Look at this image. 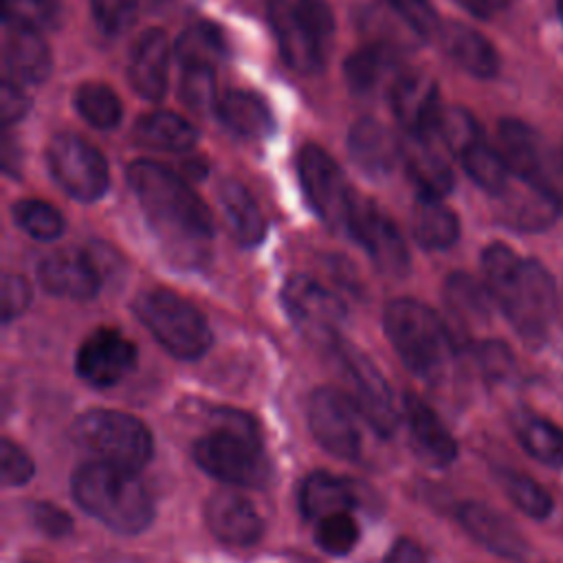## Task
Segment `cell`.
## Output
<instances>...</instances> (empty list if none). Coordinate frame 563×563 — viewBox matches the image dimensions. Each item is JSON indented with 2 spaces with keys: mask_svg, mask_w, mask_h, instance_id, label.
Returning a JSON list of instances; mask_svg holds the SVG:
<instances>
[{
  "mask_svg": "<svg viewBox=\"0 0 563 563\" xmlns=\"http://www.w3.org/2000/svg\"><path fill=\"white\" fill-rule=\"evenodd\" d=\"M128 183L163 253L176 266H202L213 242V220L202 198L176 172L154 161H134Z\"/></svg>",
  "mask_w": 563,
  "mask_h": 563,
  "instance_id": "obj_1",
  "label": "cell"
},
{
  "mask_svg": "<svg viewBox=\"0 0 563 563\" xmlns=\"http://www.w3.org/2000/svg\"><path fill=\"white\" fill-rule=\"evenodd\" d=\"M488 295L504 310L515 332L530 345L545 339L554 314V282L548 268L495 242L482 253Z\"/></svg>",
  "mask_w": 563,
  "mask_h": 563,
  "instance_id": "obj_2",
  "label": "cell"
},
{
  "mask_svg": "<svg viewBox=\"0 0 563 563\" xmlns=\"http://www.w3.org/2000/svg\"><path fill=\"white\" fill-rule=\"evenodd\" d=\"M216 427L194 442L196 464L211 477L231 484L262 488L271 482L273 466L262 435L251 416L222 409L213 413Z\"/></svg>",
  "mask_w": 563,
  "mask_h": 563,
  "instance_id": "obj_3",
  "label": "cell"
},
{
  "mask_svg": "<svg viewBox=\"0 0 563 563\" xmlns=\"http://www.w3.org/2000/svg\"><path fill=\"white\" fill-rule=\"evenodd\" d=\"M70 490L81 510L121 534H139L154 519V501L134 471L88 462L73 473Z\"/></svg>",
  "mask_w": 563,
  "mask_h": 563,
  "instance_id": "obj_4",
  "label": "cell"
},
{
  "mask_svg": "<svg viewBox=\"0 0 563 563\" xmlns=\"http://www.w3.org/2000/svg\"><path fill=\"white\" fill-rule=\"evenodd\" d=\"M385 334L400 361L422 378L442 374L455 343L451 330L422 301L396 297L383 310Z\"/></svg>",
  "mask_w": 563,
  "mask_h": 563,
  "instance_id": "obj_5",
  "label": "cell"
},
{
  "mask_svg": "<svg viewBox=\"0 0 563 563\" xmlns=\"http://www.w3.org/2000/svg\"><path fill=\"white\" fill-rule=\"evenodd\" d=\"M284 62L301 75L319 73L334 44V13L325 0H266Z\"/></svg>",
  "mask_w": 563,
  "mask_h": 563,
  "instance_id": "obj_6",
  "label": "cell"
},
{
  "mask_svg": "<svg viewBox=\"0 0 563 563\" xmlns=\"http://www.w3.org/2000/svg\"><path fill=\"white\" fill-rule=\"evenodd\" d=\"M73 442L95 462L139 473L154 453L150 429L132 413L117 409L84 411L70 427Z\"/></svg>",
  "mask_w": 563,
  "mask_h": 563,
  "instance_id": "obj_7",
  "label": "cell"
},
{
  "mask_svg": "<svg viewBox=\"0 0 563 563\" xmlns=\"http://www.w3.org/2000/svg\"><path fill=\"white\" fill-rule=\"evenodd\" d=\"M134 314L147 332L176 358H200L213 341L207 317L185 297L152 288L134 299Z\"/></svg>",
  "mask_w": 563,
  "mask_h": 563,
  "instance_id": "obj_8",
  "label": "cell"
},
{
  "mask_svg": "<svg viewBox=\"0 0 563 563\" xmlns=\"http://www.w3.org/2000/svg\"><path fill=\"white\" fill-rule=\"evenodd\" d=\"M297 172L303 196L321 222L334 231H347L356 194L336 161L323 147L306 143L297 156Z\"/></svg>",
  "mask_w": 563,
  "mask_h": 563,
  "instance_id": "obj_9",
  "label": "cell"
},
{
  "mask_svg": "<svg viewBox=\"0 0 563 563\" xmlns=\"http://www.w3.org/2000/svg\"><path fill=\"white\" fill-rule=\"evenodd\" d=\"M46 161L55 183L79 202H95L110 187L106 156L79 134H55L48 143Z\"/></svg>",
  "mask_w": 563,
  "mask_h": 563,
  "instance_id": "obj_10",
  "label": "cell"
},
{
  "mask_svg": "<svg viewBox=\"0 0 563 563\" xmlns=\"http://www.w3.org/2000/svg\"><path fill=\"white\" fill-rule=\"evenodd\" d=\"M282 303L295 328L312 343L332 347L345 319L341 299L310 275H290L282 288Z\"/></svg>",
  "mask_w": 563,
  "mask_h": 563,
  "instance_id": "obj_11",
  "label": "cell"
},
{
  "mask_svg": "<svg viewBox=\"0 0 563 563\" xmlns=\"http://www.w3.org/2000/svg\"><path fill=\"white\" fill-rule=\"evenodd\" d=\"M339 365L343 369L350 398L356 405L361 418L383 438L394 435L398 427V411L394 407V396L378 372V367L354 345L339 339L332 347Z\"/></svg>",
  "mask_w": 563,
  "mask_h": 563,
  "instance_id": "obj_12",
  "label": "cell"
},
{
  "mask_svg": "<svg viewBox=\"0 0 563 563\" xmlns=\"http://www.w3.org/2000/svg\"><path fill=\"white\" fill-rule=\"evenodd\" d=\"M358 409L350 396L323 385L310 394L308 424L314 440L339 460H356L361 455Z\"/></svg>",
  "mask_w": 563,
  "mask_h": 563,
  "instance_id": "obj_13",
  "label": "cell"
},
{
  "mask_svg": "<svg viewBox=\"0 0 563 563\" xmlns=\"http://www.w3.org/2000/svg\"><path fill=\"white\" fill-rule=\"evenodd\" d=\"M136 345L114 328L92 330L77 350V376L97 389L121 383L136 367Z\"/></svg>",
  "mask_w": 563,
  "mask_h": 563,
  "instance_id": "obj_14",
  "label": "cell"
},
{
  "mask_svg": "<svg viewBox=\"0 0 563 563\" xmlns=\"http://www.w3.org/2000/svg\"><path fill=\"white\" fill-rule=\"evenodd\" d=\"M347 233L367 251L369 260L383 275L402 277L407 273L409 253L405 240L394 220L372 200L356 198Z\"/></svg>",
  "mask_w": 563,
  "mask_h": 563,
  "instance_id": "obj_15",
  "label": "cell"
},
{
  "mask_svg": "<svg viewBox=\"0 0 563 563\" xmlns=\"http://www.w3.org/2000/svg\"><path fill=\"white\" fill-rule=\"evenodd\" d=\"M37 277L46 292L77 301L92 299L103 284L101 266L88 249H68L46 255L37 266Z\"/></svg>",
  "mask_w": 563,
  "mask_h": 563,
  "instance_id": "obj_16",
  "label": "cell"
},
{
  "mask_svg": "<svg viewBox=\"0 0 563 563\" xmlns=\"http://www.w3.org/2000/svg\"><path fill=\"white\" fill-rule=\"evenodd\" d=\"M391 110L409 134H435L442 114L438 86L422 70H407L391 84Z\"/></svg>",
  "mask_w": 563,
  "mask_h": 563,
  "instance_id": "obj_17",
  "label": "cell"
},
{
  "mask_svg": "<svg viewBox=\"0 0 563 563\" xmlns=\"http://www.w3.org/2000/svg\"><path fill=\"white\" fill-rule=\"evenodd\" d=\"M205 519L213 537L231 548H249L257 543L264 532L257 508L231 488H220L207 499Z\"/></svg>",
  "mask_w": 563,
  "mask_h": 563,
  "instance_id": "obj_18",
  "label": "cell"
},
{
  "mask_svg": "<svg viewBox=\"0 0 563 563\" xmlns=\"http://www.w3.org/2000/svg\"><path fill=\"white\" fill-rule=\"evenodd\" d=\"M515 178V176H510ZM517 185L508 183L499 198V213L506 224L517 231H543L548 229L559 211H561V196L554 187L534 185L521 178H515Z\"/></svg>",
  "mask_w": 563,
  "mask_h": 563,
  "instance_id": "obj_19",
  "label": "cell"
},
{
  "mask_svg": "<svg viewBox=\"0 0 563 563\" xmlns=\"http://www.w3.org/2000/svg\"><path fill=\"white\" fill-rule=\"evenodd\" d=\"M402 409L416 457L431 468H446L457 457V444L438 413L413 394L405 396Z\"/></svg>",
  "mask_w": 563,
  "mask_h": 563,
  "instance_id": "obj_20",
  "label": "cell"
},
{
  "mask_svg": "<svg viewBox=\"0 0 563 563\" xmlns=\"http://www.w3.org/2000/svg\"><path fill=\"white\" fill-rule=\"evenodd\" d=\"M497 139H499L497 150L506 161L510 176L556 189L554 178L550 176V169H548L543 143L528 123L519 119H504L497 128Z\"/></svg>",
  "mask_w": 563,
  "mask_h": 563,
  "instance_id": "obj_21",
  "label": "cell"
},
{
  "mask_svg": "<svg viewBox=\"0 0 563 563\" xmlns=\"http://www.w3.org/2000/svg\"><path fill=\"white\" fill-rule=\"evenodd\" d=\"M169 55V42L163 29H147L139 35L128 64V81L139 97L147 101H158L165 97Z\"/></svg>",
  "mask_w": 563,
  "mask_h": 563,
  "instance_id": "obj_22",
  "label": "cell"
},
{
  "mask_svg": "<svg viewBox=\"0 0 563 563\" xmlns=\"http://www.w3.org/2000/svg\"><path fill=\"white\" fill-rule=\"evenodd\" d=\"M431 136L435 134H409V139L400 143V158L418 198L442 200L453 189V172Z\"/></svg>",
  "mask_w": 563,
  "mask_h": 563,
  "instance_id": "obj_23",
  "label": "cell"
},
{
  "mask_svg": "<svg viewBox=\"0 0 563 563\" xmlns=\"http://www.w3.org/2000/svg\"><path fill=\"white\" fill-rule=\"evenodd\" d=\"M457 521L477 543L499 556L521 559L528 552V543L515 523L486 504L464 501L457 508Z\"/></svg>",
  "mask_w": 563,
  "mask_h": 563,
  "instance_id": "obj_24",
  "label": "cell"
},
{
  "mask_svg": "<svg viewBox=\"0 0 563 563\" xmlns=\"http://www.w3.org/2000/svg\"><path fill=\"white\" fill-rule=\"evenodd\" d=\"M347 150L354 165L369 178H385L400 158V143L376 119H358L347 134Z\"/></svg>",
  "mask_w": 563,
  "mask_h": 563,
  "instance_id": "obj_25",
  "label": "cell"
},
{
  "mask_svg": "<svg viewBox=\"0 0 563 563\" xmlns=\"http://www.w3.org/2000/svg\"><path fill=\"white\" fill-rule=\"evenodd\" d=\"M4 66L7 77L18 84H42L51 73V48L35 29L4 22Z\"/></svg>",
  "mask_w": 563,
  "mask_h": 563,
  "instance_id": "obj_26",
  "label": "cell"
},
{
  "mask_svg": "<svg viewBox=\"0 0 563 563\" xmlns=\"http://www.w3.org/2000/svg\"><path fill=\"white\" fill-rule=\"evenodd\" d=\"M440 40L449 53V57L464 68L468 75L479 79H490L499 70V55L495 46L473 26L464 22H442Z\"/></svg>",
  "mask_w": 563,
  "mask_h": 563,
  "instance_id": "obj_27",
  "label": "cell"
},
{
  "mask_svg": "<svg viewBox=\"0 0 563 563\" xmlns=\"http://www.w3.org/2000/svg\"><path fill=\"white\" fill-rule=\"evenodd\" d=\"M218 200L235 242L257 246L266 235V220L251 191L240 180L227 178L218 187Z\"/></svg>",
  "mask_w": 563,
  "mask_h": 563,
  "instance_id": "obj_28",
  "label": "cell"
},
{
  "mask_svg": "<svg viewBox=\"0 0 563 563\" xmlns=\"http://www.w3.org/2000/svg\"><path fill=\"white\" fill-rule=\"evenodd\" d=\"M356 501L352 482L325 471L310 473L299 488V510L306 519L314 521L332 512L352 510Z\"/></svg>",
  "mask_w": 563,
  "mask_h": 563,
  "instance_id": "obj_29",
  "label": "cell"
},
{
  "mask_svg": "<svg viewBox=\"0 0 563 563\" xmlns=\"http://www.w3.org/2000/svg\"><path fill=\"white\" fill-rule=\"evenodd\" d=\"M134 141L150 150L187 152L198 141V130L185 117L167 110L143 114L134 125Z\"/></svg>",
  "mask_w": 563,
  "mask_h": 563,
  "instance_id": "obj_30",
  "label": "cell"
},
{
  "mask_svg": "<svg viewBox=\"0 0 563 563\" xmlns=\"http://www.w3.org/2000/svg\"><path fill=\"white\" fill-rule=\"evenodd\" d=\"M216 108L220 119L242 136L266 139L275 130V117L257 92L229 90Z\"/></svg>",
  "mask_w": 563,
  "mask_h": 563,
  "instance_id": "obj_31",
  "label": "cell"
},
{
  "mask_svg": "<svg viewBox=\"0 0 563 563\" xmlns=\"http://www.w3.org/2000/svg\"><path fill=\"white\" fill-rule=\"evenodd\" d=\"M411 231L420 246L440 251L457 242L460 220L440 198H418L411 213Z\"/></svg>",
  "mask_w": 563,
  "mask_h": 563,
  "instance_id": "obj_32",
  "label": "cell"
},
{
  "mask_svg": "<svg viewBox=\"0 0 563 563\" xmlns=\"http://www.w3.org/2000/svg\"><path fill=\"white\" fill-rule=\"evenodd\" d=\"M515 435L523 451L545 466H563V429L552 420L521 411L515 416Z\"/></svg>",
  "mask_w": 563,
  "mask_h": 563,
  "instance_id": "obj_33",
  "label": "cell"
},
{
  "mask_svg": "<svg viewBox=\"0 0 563 563\" xmlns=\"http://www.w3.org/2000/svg\"><path fill=\"white\" fill-rule=\"evenodd\" d=\"M396 53L387 44H367L345 59L343 75L352 92L369 95L396 68Z\"/></svg>",
  "mask_w": 563,
  "mask_h": 563,
  "instance_id": "obj_34",
  "label": "cell"
},
{
  "mask_svg": "<svg viewBox=\"0 0 563 563\" xmlns=\"http://www.w3.org/2000/svg\"><path fill=\"white\" fill-rule=\"evenodd\" d=\"M457 156L464 172L471 176V180L477 183L490 196L501 194L510 183V169L506 161L501 158L499 150L490 147L484 139L473 141Z\"/></svg>",
  "mask_w": 563,
  "mask_h": 563,
  "instance_id": "obj_35",
  "label": "cell"
},
{
  "mask_svg": "<svg viewBox=\"0 0 563 563\" xmlns=\"http://www.w3.org/2000/svg\"><path fill=\"white\" fill-rule=\"evenodd\" d=\"M176 59L183 66H213L224 57L227 53V44L222 33L207 22L194 24L189 29H185L176 44Z\"/></svg>",
  "mask_w": 563,
  "mask_h": 563,
  "instance_id": "obj_36",
  "label": "cell"
},
{
  "mask_svg": "<svg viewBox=\"0 0 563 563\" xmlns=\"http://www.w3.org/2000/svg\"><path fill=\"white\" fill-rule=\"evenodd\" d=\"M73 101L79 117L97 130H112L119 125L123 117V106L119 95L106 84H97V81L81 84L75 90Z\"/></svg>",
  "mask_w": 563,
  "mask_h": 563,
  "instance_id": "obj_37",
  "label": "cell"
},
{
  "mask_svg": "<svg viewBox=\"0 0 563 563\" xmlns=\"http://www.w3.org/2000/svg\"><path fill=\"white\" fill-rule=\"evenodd\" d=\"M486 288L479 286L471 275L466 273H453L446 279L444 286V299L451 312L466 325L484 323L490 314L488 310V297L484 292Z\"/></svg>",
  "mask_w": 563,
  "mask_h": 563,
  "instance_id": "obj_38",
  "label": "cell"
},
{
  "mask_svg": "<svg viewBox=\"0 0 563 563\" xmlns=\"http://www.w3.org/2000/svg\"><path fill=\"white\" fill-rule=\"evenodd\" d=\"M15 224L33 240L53 242L64 233V216L48 202L26 198L13 205Z\"/></svg>",
  "mask_w": 563,
  "mask_h": 563,
  "instance_id": "obj_39",
  "label": "cell"
},
{
  "mask_svg": "<svg viewBox=\"0 0 563 563\" xmlns=\"http://www.w3.org/2000/svg\"><path fill=\"white\" fill-rule=\"evenodd\" d=\"M501 488L508 499L528 517L545 519L554 510V499L550 493L532 477L517 471H501L499 475Z\"/></svg>",
  "mask_w": 563,
  "mask_h": 563,
  "instance_id": "obj_40",
  "label": "cell"
},
{
  "mask_svg": "<svg viewBox=\"0 0 563 563\" xmlns=\"http://www.w3.org/2000/svg\"><path fill=\"white\" fill-rule=\"evenodd\" d=\"M358 537H361V528L356 519L350 515V510L332 512L317 521L314 541L323 552L332 556H343L352 552L358 543Z\"/></svg>",
  "mask_w": 563,
  "mask_h": 563,
  "instance_id": "obj_41",
  "label": "cell"
},
{
  "mask_svg": "<svg viewBox=\"0 0 563 563\" xmlns=\"http://www.w3.org/2000/svg\"><path fill=\"white\" fill-rule=\"evenodd\" d=\"M62 20L57 0H4V22L44 31L55 29Z\"/></svg>",
  "mask_w": 563,
  "mask_h": 563,
  "instance_id": "obj_42",
  "label": "cell"
},
{
  "mask_svg": "<svg viewBox=\"0 0 563 563\" xmlns=\"http://www.w3.org/2000/svg\"><path fill=\"white\" fill-rule=\"evenodd\" d=\"M180 99L194 112H209L216 103V68L213 66H183L180 68Z\"/></svg>",
  "mask_w": 563,
  "mask_h": 563,
  "instance_id": "obj_43",
  "label": "cell"
},
{
  "mask_svg": "<svg viewBox=\"0 0 563 563\" xmlns=\"http://www.w3.org/2000/svg\"><path fill=\"white\" fill-rule=\"evenodd\" d=\"M435 136L455 154H460L464 147H468L473 141L482 139V130L473 114L464 108H446L442 110L438 125H435Z\"/></svg>",
  "mask_w": 563,
  "mask_h": 563,
  "instance_id": "obj_44",
  "label": "cell"
},
{
  "mask_svg": "<svg viewBox=\"0 0 563 563\" xmlns=\"http://www.w3.org/2000/svg\"><path fill=\"white\" fill-rule=\"evenodd\" d=\"M139 0H90V11L99 29L108 35H117L134 20Z\"/></svg>",
  "mask_w": 563,
  "mask_h": 563,
  "instance_id": "obj_45",
  "label": "cell"
},
{
  "mask_svg": "<svg viewBox=\"0 0 563 563\" xmlns=\"http://www.w3.org/2000/svg\"><path fill=\"white\" fill-rule=\"evenodd\" d=\"M387 2L413 29L416 35L427 40V37L440 33L442 22L429 0H387Z\"/></svg>",
  "mask_w": 563,
  "mask_h": 563,
  "instance_id": "obj_46",
  "label": "cell"
},
{
  "mask_svg": "<svg viewBox=\"0 0 563 563\" xmlns=\"http://www.w3.org/2000/svg\"><path fill=\"white\" fill-rule=\"evenodd\" d=\"M0 464H2L0 475L4 486H24L35 473V464L31 455L9 438L0 442Z\"/></svg>",
  "mask_w": 563,
  "mask_h": 563,
  "instance_id": "obj_47",
  "label": "cell"
},
{
  "mask_svg": "<svg viewBox=\"0 0 563 563\" xmlns=\"http://www.w3.org/2000/svg\"><path fill=\"white\" fill-rule=\"evenodd\" d=\"M475 361L488 380H506L515 367L512 352L504 341H482L475 347Z\"/></svg>",
  "mask_w": 563,
  "mask_h": 563,
  "instance_id": "obj_48",
  "label": "cell"
},
{
  "mask_svg": "<svg viewBox=\"0 0 563 563\" xmlns=\"http://www.w3.org/2000/svg\"><path fill=\"white\" fill-rule=\"evenodd\" d=\"M31 286L24 277L20 275H4L2 277V295H0V306H2V323H9L18 319L31 303Z\"/></svg>",
  "mask_w": 563,
  "mask_h": 563,
  "instance_id": "obj_49",
  "label": "cell"
},
{
  "mask_svg": "<svg viewBox=\"0 0 563 563\" xmlns=\"http://www.w3.org/2000/svg\"><path fill=\"white\" fill-rule=\"evenodd\" d=\"M31 519L51 539H62V537H66L73 530L70 515L64 512L59 506L48 504V501L33 504L31 506Z\"/></svg>",
  "mask_w": 563,
  "mask_h": 563,
  "instance_id": "obj_50",
  "label": "cell"
},
{
  "mask_svg": "<svg viewBox=\"0 0 563 563\" xmlns=\"http://www.w3.org/2000/svg\"><path fill=\"white\" fill-rule=\"evenodd\" d=\"M29 110V95L24 92V86L13 81L11 77H4L2 90H0V119L4 125L15 123L22 119Z\"/></svg>",
  "mask_w": 563,
  "mask_h": 563,
  "instance_id": "obj_51",
  "label": "cell"
},
{
  "mask_svg": "<svg viewBox=\"0 0 563 563\" xmlns=\"http://www.w3.org/2000/svg\"><path fill=\"white\" fill-rule=\"evenodd\" d=\"M385 563H427L422 548L411 539H398L385 554Z\"/></svg>",
  "mask_w": 563,
  "mask_h": 563,
  "instance_id": "obj_52",
  "label": "cell"
},
{
  "mask_svg": "<svg viewBox=\"0 0 563 563\" xmlns=\"http://www.w3.org/2000/svg\"><path fill=\"white\" fill-rule=\"evenodd\" d=\"M460 4H462L468 13L482 18V20H488L490 15H495V13L499 11V7L504 4V0H460Z\"/></svg>",
  "mask_w": 563,
  "mask_h": 563,
  "instance_id": "obj_53",
  "label": "cell"
},
{
  "mask_svg": "<svg viewBox=\"0 0 563 563\" xmlns=\"http://www.w3.org/2000/svg\"><path fill=\"white\" fill-rule=\"evenodd\" d=\"M556 9H559V15H561V22H563V0H556Z\"/></svg>",
  "mask_w": 563,
  "mask_h": 563,
  "instance_id": "obj_54",
  "label": "cell"
}]
</instances>
